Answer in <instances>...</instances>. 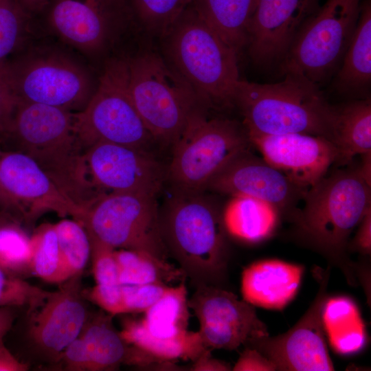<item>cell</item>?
I'll return each instance as SVG.
<instances>
[{"mask_svg":"<svg viewBox=\"0 0 371 371\" xmlns=\"http://www.w3.org/2000/svg\"><path fill=\"white\" fill-rule=\"evenodd\" d=\"M76 113L49 105L17 102L3 137L34 160L84 214L102 194L93 183L76 132Z\"/></svg>","mask_w":371,"mask_h":371,"instance_id":"6da1fadb","label":"cell"},{"mask_svg":"<svg viewBox=\"0 0 371 371\" xmlns=\"http://www.w3.org/2000/svg\"><path fill=\"white\" fill-rule=\"evenodd\" d=\"M303 207L291 218L298 238L338 267L351 286H357V265L348 254L352 232L371 209V186L358 165L324 176L309 188Z\"/></svg>","mask_w":371,"mask_h":371,"instance_id":"7a4b0ae2","label":"cell"},{"mask_svg":"<svg viewBox=\"0 0 371 371\" xmlns=\"http://www.w3.org/2000/svg\"><path fill=\"white\" fill-rule=\"evenodd\" d=\"M159 227L169 256L193 285L220 286L227 276L229 247L218 205L203 192L173 190L159 209Z\"/></svg>","mask_w":371,"mask_h":371,"instance_id":"3957f363","label":"cell"},{"mask_svg":"<svg viewBox=\"0 0 371 371\" xmlns=\"http://www.w3.org/2000/svg\"><path fill=\"white\" fill-rule=\"evenodd\" d=\"M162 56L207 106H234L240 80L236 51L191 4L161 38Z\"/></svg>","mask_w":371,"mask_h":371,"instance_id":"277c9868","label":"cell"},{"mask_svg":"<svg viewBox=\"0 0 371 371\" xmlns=\"http://www.w3.org/2000/svg\"><path fill=\"white\" fill-rule=\"evenodd\" d=\"M284 75L276 83H237L234 105L243 116L247 133H304L329 140L333 106L318 85L299 76Z\"/></svg>","mask_w":371,"mask_h":371,"instance_id":"5b68a950","label":"cell"},{"mask_svg":"<svg viewBox=\"0 0 371 371\" xmlns=\"http://www.w3.org/2000/svg\"><path fill=\"white\" fill-rule=\"evenodd\" d=\"M128 64L130 93L144 126L155 142L172 146L194 112L207 106L158 53L143 52Z\"/></svg>","mask_w":371,"mask_h":371,"instance_id":"8992f818","label":"cell"},{"mask_svg":"<svg viewBox=\"0 0 371 371\" xmlns=\"http://www.w3.org/2000/svg\"><path fill=\"white\" fill-rule=\"evenodd\" d=\"M196 110L172 145L166 181L173 190L203 192L212 179L251 144L244 126L227 118L209 117Z\"/></svg>","mask_w":371,"mask_h":371,"instance_id":"52a82bcc","label":"cell"},{"mask_svg":"<svg viewBox=\"0 0 371 371\" xmlns=\"http://www.w3.org/2000/svg\"><path fill=\"white\" fill-rule=\"evenodd\" d=\"M0 78L17 102L42 104L74 113L85 108L97 85L83 65L55 50L33 51L11 60Z\"/></svg>","mask_w":371,"mask_h":371,"instance_id":"ba28073f","label":"cell"},{"mask_svg":"<svg viewBox=\"0 0 371 371\" xmlns=\"http://www.w3.org/2000/svg\"><path fill=\"white\" fill-rule=\"evenodd\" d=\"M76 128L85 151L98 142L148 150L155 142L130 93L128 58H114L106 63L89 102L76 113Z\"/></svg>","mask_w":371,"mask_h":371,"instance_id":"9c48e42d","label":"cell"},{"mask_svg":"<svg viewBox=\"0 0 371 371\" xmlns=\"http://www.w3.org/2000/svg\"><path fill=\"white\" fill-rule=\"evenodd\" d=\"M362 0H326L304 23L282 60L284 74L318 85L339 69L355 31Z\"/></svg>","mask_w":371,"mask_h":371,"instance_id":"30bf717a","label":"cell"},{"mask_svg":"<svg viewBox=\"0 0 371 371\" xmlns=\"http://www.w3.org/2000/svg\"><path fill=\"white\" fill-rule=\"evenodd\" d=\"M80 223L89 237L115 249L142 251L162 260L169 257L160 232L157 196L104 193L87 210Z\"/></svg>","mask_w":371,"mask_h":371,"instance_id":"8fae6325","label":"cell"},{"mask_svg":"<svg viewBox=\"0 0 371 371\" xmlns=\"http://www.w3.org/2000/svg\"><path fill=\"white\" fill-rule=\"evenodd\" d=\"M44 10L50 30L89 57L107 52L135 23L129 0H54Z\"/></svg>","mask_w":371,"mask_h":371,"instance_id":"7c38bea8","label":"cell"},{"mask_svg":"<svg viewBox=\"0 0 371 371\" xmlns=\"http://www.w3.org/2000/svg\"><path fill=\"white\" fill-rule=\"evenodd\" d=\"M317 293L302 317L286 333L251 339L245 346L253 348L281 371H331L330 359L322 322L323 304L328 297L330 270L317 269Z\"/></svg>","mask_w":371,"mask_h":371,"instance_id":"4fadbf2b","label":"cell"},{"mask_svg":"<svg viewBox=\"0 0 371 371\" xmlns=\"http://www.w3.org/2000/svg\"><path fill=\"white\" fill-rule=\"evenodd\" d=\"M188 306L199 320L198 333L207 349L236 350L251 339L269 335L254 306L221 286H196Z\"/></svg>","mask_w":371,"mask_h":371,"instance_id":"5bb4252c","label":"cell"},{"mask_svg":"<svg viewBox=\"0 0 371 371\" xmlns=\"http://www.w3.org/2000/svg\"><path fill=\"white\" fill-rule=\"evenodd\" d=\"M85 157L90 178L102 193L157 196L166 181V168L148 150L98 142L85 150Z\"/></svg>","mask_w":371,"mask_h":371,"instance_id":"9a60e30c","label":"cell"},{"mask_svg":"<svg viewBox=\"0 0 371 371\" xmlns=\"http://www.w3.org/2000/svg\"><path fill=\"white\" fill-rule=\"evenodd\" d=\"M81 275L60 284L30 316L27 338L41 359L55 363L80 334L89 315L82 295Z\"/></svg>","mask_w":371,"mask_h":371,"instance_id":"2e32d148","label":"cell"},{"mask_svg":"<svg viewBox=\"0 0 371 371\" xmlns=\"http://www.w3.org/2000/svg\"><path fill=\"white\" fill-rule=\"evenodd\" d=\"M207 190L261 200L290 220L298 211L297 205L307 191L249 149L225 166L212 179Z\"/></svg>","mask_w":371,"mask_h":371,"instance_id":"e0dca14e","label":"cell"},{"mask_svg":"<svg viewBox=\"0 0 371 371\" xmlns=\"http://www.w3.org/2000/svg\"><path fill=\"white\" fill-rule=\"evenodd\" d=\"M0 181L31 225L43 214L52 212L81 222L84 212L54 183L37 163L26 154L0 151Z\"/></svg>","mask_w":371,"mask_h":371,"instance_id":"ac0fdd59","label":"cell"},{"mask_svg":"<svg viewBox=\"0 0 371 371\" xmlns=\"http://www.w3.org/2000/svg\"><path fill=\"white\" fill-rule=\"evenodd\" d=\"M320 0H257L247 35L252 60L270 66L282 62L304 23Z\"/></svg>","mask_w":371,"mask_h":371,"instance_id":"d6986e66","label":"cell"},{"mask_svg":"<svg viewBox=\"0 0 371 371\" xmlns=\"http://www.w3.org/2000/svg\"><path fill=\"white\" fill-rule=\"evenodd\" d=\"M248 135L265 161L304 189L326 176L337 158L336 148L324 137L304 133Z\"/></svg>","mask_w":371,"mask_h":371,"instance_id":"ffe728a7","label":"cell"},{"mask_svg":"<svg viewBox=\"0 0 371 371\" xmlns=\"http://www.w3.org/2000/svg\"><path fill=\"white\" fill-rule=\"evenodd\" d=\"M304 271L303 265L278 259L252 262L243 271V300L254 306L282 310L295 297Z\"/></svg>","mask_w":371,"mask_h":371,"instance_id":"44dd1931","label":"cell"},{"mask_svg":"<svg viewBox=\"0 0 371 371\" xmlns=\"http://www.w3.org/2000/svg\"><path fill=\"white\" fill-rule=\"evenodd\" d=\"M112 315H89L80 336L85 343L91 371L114 370L121 364L146 366L160 362L125 342L112 324Z\"/></svg>","mask_w":371,"mask_h":371,"instance_id":"7402d4cb","label":"cell"},{"mask_svg":"<svg viewBox=\"0 0 371 371\" xmlns=\"http://www.w3.org/2000/svg\"><path fill=\"white\" fill-rule=\"evenodd\" d=\"M329 141L337 149L338 166H348L357 155L371 152L370 97L333 106Z\"/></svg>","mask_w":371,"mask_h":371,"instance_id":"603a6c76","label":"cell"},{"mask_svg":"<svg viewBox=\"0 0 371 371\" xmlns=\"http://www.w3.org/2000/svg\"><path fill=\"white\" fill-rule=\"evenodd\" d=\"M371 82V1L362 0L358 23L337 71L334 87L341 93L362 95Z\"/></svg>","mask_w":371,"mask_h":371,"instance_id":"cb8c5ba5","label":"cell"},{"mask_svg":"<svg viewBox=\"0 0 371 371\" xmlns=\"http://www.w3.org/2000/svg\"><path fill=\"white\" fill-rule=\"evenodd\" d=\"M281 216L272 205L245 196H232L222 211L227 234L251 244L262 242L272 236Z\"/></svg>","mask_w":371,"mask_h":371,"instance_id":"d4e9b609","label":"cell"},{"mask_svg":"<svg viewBox=\"0 0 371 371\" xmlns=\"http://www.w3.org/2000/svg\"><path fill=\"white\" fill-rule=\"evenodd\" d=\"M326 341L337 354L351 355L366 346L367 333L356 302L348 296L327 297L322 310Z\"/></svg>","mask_w":371,"mask_h":371,"instance_id":"484cf974","label":"cell"},{"mask_svg":"<svg viewBox=\"0 0 371 371\" xmlns=\"http://www.w3.org/2000/svg\"><path fill=\"white\" fill-rule=\"evenodd\" d=\"M257 0H194L203 20L238 54L246 47Z\"/></svg>","mask_w":371,"mask_h":371,"instance_id":"4316f807","label":"cell"},{"mask_svg":"<svg viewBox=\"0 0 371 371\" xmlns=\"http://www.w3.org/2000/svg\"><path fill=\"white\" fill-rule=\"evenodd\" d=\"M119 333L125 342L159 361L177 359L194 361L210 350L204 346L198 331L188 330L176 337L160 339L146 333L138 320L126 319Z\"/></svg>","mask_w":371,"mask_h":371,"instance_id":"83f0119b","label":"cell"},{"mask_svg":"<svg viewBox=\"0 0 371 371\" xmlns=\"http://www.w3.org/2000/svg\"><path fill=\"white\" fill-rule=\"evenodd\" d=\"M188 291L183 281L177 286H170L138 321L142 328L154 337H176L188 331Z\"/></svg>","mask_w":371,"mask_h":371,"instance_id":"f1b7e54d","label":"cell"},{"mask_svg":"<svg viewBox=\"0 0 371 371\" xmlns=\"http://www.w3.org/2000/svg\"><path fill=\"white\" fill-rule=\"evenodd\" d=\"M122 285L183 282L186 276L180 268L148 253L120 249L115 251Z\"/></svg>","mask_w":371,"mask_h":371,"instance_id":"f546056e","label":"cell"},{"mask_svg":"<svg viewBox=\"0 0 371 371\" xmlns=\"http://www.w3.org/2000/svg\"><path fill=\"white\" fill-rule=\"evenodd\" d=\"M30 238V274L49 283L60 284L67 280L61 262L54 224H42L34 231Z\"/></svg>","mask_w":371,"mask_h":371,"instance_id":"4dcf8cb0","label":"cell"},{"mask_svg":"<svg viewBox=\"0 0 371 371\" xmlns=\"http://www.w3.org/2000/svg\"><path fill=\"white\" fill-rule=\"evenodd\" d=\"M54 226L67 279L82 274L91 258V242L86 229L74 218H63Z\"/></svg>","mask_w":371,"mask_h":371,"instance_id":"1f68e13d","label":"cell"},{"mask_svg":"<svg viewBox=\"0 0 371 371\" xmlns=\"http://www.w3.org/2000/svg\"><path fill=\"white\" fill-rule=\"evenodd\" d=\"M193 1L129 0L135 23L160 38Z\"/></svg>","mask_w":371,"mask_h":371,"instance_id":"d6a6232c","label":"cell"},{"mask_svg":"<svg viewBox=\"0 0 371 371\" xmlns=\"http://www.w3.org/2000/svg\"><path fill=\"white\" fill-rule=\"evenodd\" d=\"M16 221L0 227V267L25 278L30 276L31 238Z\"/></svg>","mask_w":371,"mask_h":371,"instance_id":"836d02e7","label":"cell"},{"mask_svg":"<svg viewBox=\"0 0 371 371\" xmlns=\"http://www.w3.org/2000/svg\"><path fill=\"white\" fill-rule=\"evenodd\" d=\"M30 16L18 0H0V76L23 41Z\"/></svg>","mask_w":371,"mask_h":371,"instance_id":"e575fe53","label":"cell"},{"mask_svg":"<svg viewBox=\"0 0 371 371\" xmlns=\"http://www.w3.org/2000/svg\"><path fill=\"white\" fill-rule=\"evenodd\" d=\"M51 293L0 267V306L25 307L30 314L40 307Z\"/></svg>","mask_w":371,"mask_h":371,"instance_id":"d590c367","label":"cell"},{"mask_svg":"<svg viewBox=\"0 0 371 371\" xmlns=\"http://www.w3.org/2000/svg\"><path fill=\"white\" fill-rule=\"evenodd\" d=\"M93 275L98 284H118L119 270L113 247L89 237Z\"/></svg>","mask_w":371,"mask_h":371,"instance_id":"8d00e7d4","label":"cell"},{"mask_svg":"<svg viewBox=\"0 0 371 371\" xmlns=\"http://www.w3.org/2000/svg\"><path fill=\"white\" fill-rule=\"evenodd\" d=\"M168 284L149 283L122 285V294L126 313H144L170 289Z\"/></svg>","mask_w":371,"mask_h":371,"instance_id":"74e56055","label":"cell"},{"mask_svg":"<svg viewBox=\"0 0 371 371\" xmlns=\"http://www.w3.org/2000/svg\"><path fill=\"white\" fill-rule=\"evenodd\" d=\"M82 295L85 299L94 303L112 316L126 313L120 284H95L89 289H83Z\"/></svg>","mask_w":371,"mask_h":371,"instance_id":"f35d334b","label":"cell"},{"mask_svg":"<svg viewBox=\"0 0 371 371\" xmlns=\"http://www.w3.org/2000/svg\"><path fill=\"white\" fill-rule=\"evenodd\" d=\"M54 364H58L63 370L91 371V361L83 339L78 337L71 341Z\"/></svg>","mask_w":371,"mask_h":371,"instance_id":"ab89813d","label":"cell"},{"mask_svg":"<svg viewBox=\"0 0 371 371\" xmlns=\"http://www.w3.org/2000/svg\"><path fill=\"white\" fill-rule=\"evenodd\" d=\"M235 371L276 370L275 365L258 350L246 346L233 367Z\"/></svg>","mask_w":371,"mask_h":371,"instance_id":"60d3db41","label":"cell"},{"mask_svg":"<svg viewBox=\"0 0 371 371\" xmlns=\"http://www.w3.org/2000/svg\"><path fill=\"white\" fill-rule=\"evenodd\" d=\"M17 104V100L8 85L0 78V137L7 133Z\"/></svg>","mask_w":371,"mask_h":371,"instance_id":"b9f144b4","label":"cell"},{"mask_svg":"<svg viewBox=\"0 0 371 371\" xmlns=\"http://www.w3.org/2000/svg\"><path fill=\"white\" fill-rule=\"evenodd\" d=\"M357 232L348 244V251H357L363 256L371 253V209H370L357 225Z\"/></svg>","mask_w":371,"mask_h":371,"instance_id":"7bdbcfd3","label":"cell"},{"mask_svg":"<svg viewBox=\"0 0 371 371\" xmlns=\"http://www.w3.org/2000/svg\"><path fill=\"white\" fill-rule=\"evenodd\" d=\"M29 365L19 361L0 340V371H26Z\"/></svg>","mask_w":371,"mask_h":371,"instance_id":"ee69618b","label":"cell"},{"mask_svg":"<svg viewBox=\"0 0 371 371\" xmlns=\"http://www.w3.org/2000/svg\"><path fill=\"white\" fill-rule=\"evenodd\" d=\"M191 366L192 370H230L231 368L228 363L223 361L213 358L211 356L210 350L205 352L196 361H193Z\"/></svg>","mask_w":371,"mask_h":371,"instance_id":"f6af8a7d","label":"cell"},{"mask_svg":"<svg viewBox=\"0 0 371 371\" xmlns=\"http://www.w3.org/2000/svg\"><path fill=\"white\" fill-rule=\"evenodd\" d=\"M0 212L6 213L19 222L24 223L25 214L20 206L7 193L0 181Z\"/></svg>","mask_w":371,"mask_h":371,"instance_id":"bcb514c9","label":"cell"},{"mask_svg":"<svg viewBox=\"0 0 371 371\" xmlns=\"http://www.w3.org/2000/svg\"><path fill=\"white\" fill-rule=\"evenodd\" d=\"M15 312L13 307L0 306V340H3L5 335L12 328Z\"/></svg>","mask_w":371,"mask_h":371,"instance_id":"7dc6e473","label":"cell"},{"mask_svg":"<svg viewBox=\"0 0 371 371\" xmlns=\"http://www.w3.org/2000/svg\"><path fill=\"white\" fill-rule=\"evenodd\" d=\"M30 14L44 10L54 0H18Z\"/></svg>","mask_w":371,"mask_h":371,"instance_id":"c3c4849f","label":"cell"},{"mask_svg":"<svg viewBox=\"0 0 371 371\" xmlns=\"http://www.w3.org/2000/svg\"><path fill=\"white\" fill-rule=\"evenodd\" d=\"M361 163L359 170L366 183L371 186V152L361 155Z\"/></svg>","mask_w":371,"mask_h":371,"instance_id":"681fc988","label":"cell"},{"mask_svg":"<svg viewBox=\"0 0 371 371\" xmlns=\"http://www.w3.org/2000/svg\"><path fill=\"white\" fill-rule=\"evenodd\" d=\"M12 221H16V220L12 216H11L10 215L6 213L0 212V227Z\"/></svg>","mask_w":371,"mask_h":371,"instance_id":"f907efd6","label":"cell"}]
</instances>
